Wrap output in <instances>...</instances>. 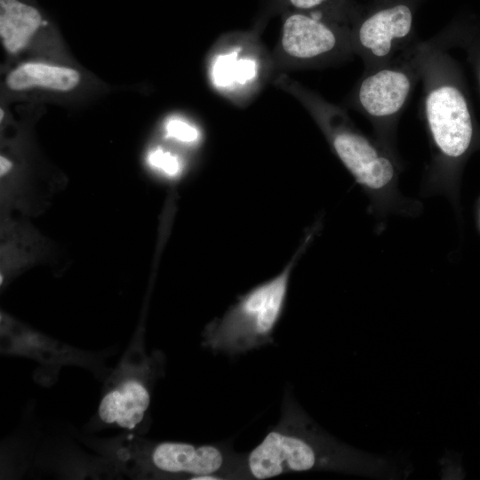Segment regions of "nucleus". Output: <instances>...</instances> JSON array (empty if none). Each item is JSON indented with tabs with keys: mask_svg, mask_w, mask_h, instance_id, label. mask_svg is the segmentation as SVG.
<instances>
[{
	"mask_svg": "<svg viewBox=\"0 0 480 480\" xmlns=\"http://www.w3.org/2000/svg\"><path fill=\"white\" fill-rule=\"evenodd\" d=\"M344 0H267L265 17L268 13L288 11H315Z\"/></svg>",
	"mask_w": 480,
	"mask_h": 480,
	"instance_id": "obj_16",
	"label": "nucleus"
},
{
	"mask_svg": "<svg viewBox=\"0 0 480 480\" xmlns=\"http://www.w3.org/2000/svg\"><path fill=\"white\" fill-rule=\"evenodd\" d=\"M276 82L307 108L358 183L380 189L394 179L392 159L355 128L345 109L287 77L281 76Z\"/></svg>",
	"mask_w": 480,
	"mask_h": 480,
	"instance_id": "obj_5",
	"label": "nucleus"
},
{
	"mask_svg": "<svg viewBox=\"0 0 480 480\" xmlns=\"http://www.w3.org/2000/svg\"><path fill=\"white\" fill-rule=\"evenodd\" d=\"M433 39L447 50L464 53L480 94V21H460L449 26Z\"/></svg>",
	"mask_w": 480,
	"mask_h": 480,
	"instance_id": "obj_14",
	"label": "nucleus"
},
{
	"mask_svg": "<svg viewBox=\"0 0 480 480\" xmlns=\"http://www.w3.org/2000/svg\"><path fill=\"white\" fill-rule=\"evenodd\" d=\"M418 42L387 63L364 70L347 99L348 107L366 116L382 133L396 124L420 81Z\"/></svg>",
	"mask_w": 480,
	"mask_h": 480,
	"instance_id": "obj_7",
	"label": "nucleus"
},
{
	"mask_svg": "<svg viewBox=\"0 0 480 480\" xmlns=\"http://www.w3.org/2000/svg\"><path fill=\"white\" fill-rule=\"evenodd\" d=\"M1 284L6 279L45 259L47 242L30 225L4 218L1 229Z\"/></svg>",
	"mask_w": 480,
	"mask_h": 480,
	"instance_id": "obj_10",
	"label": "nucleus"
},
{
	"mask_svg": "<svg viewBox=\"0 0 480 480\" xmlns=\"http://www.w3.org/2000/svg\"><path fill=\"white\" fill-rule=\"evenodd\" d=\"M163 356L158 353L145 360L140 370H125L109 384L98 407L101 422L132 430L145 420L151 400L154 380L163 371Z\"/></svg>",
	"mask_w": 480,
	"mask_h": 480,
	"instance_id": "obj_9",
	"label": "nucleus"
},
{
	"mask_svg": "<svg viewBox=\"0 0 480 480\" xmlns=\"http://www.w3.org/2000/svg\"><path fill=\"white\" fill-rule=\"evenodd\" d=\"M241 457L231 441L206 444L166 441L148 444L140 462L154 476L198 480L212 475L216 480H235Z\"/></svg>",
	"mask_w": 480,
	"mask_h": 480,
	"instance_id": "obj_8",
	"label": "nucleus"
},
{
	"mask_svg": "<svg viewBox=\"0 0 480 480\" xmlns=\"http://www.w3.org/2000/svg\"><path fill=\"white\" fill-rule=\"evenodd\" d=\"M321 470L376 477L398 476V467L391 460L353 448L324 431L286 390L280 420L258 445L242 453L236 480Z\"/></svg>",
	"mask_w": 480,
	"mask_h": 480,
	"instance_id": "obj_1",
	"label": "nucleus"
},
{
	"mask_svg": "<svg viewBox=\"0 0 480 480\" xmlns=\"http://www.w3.org/2000/svg\"><path fill=\"white\" fill-rule=\"evenodd\" d=\"M421 112L438 156L462 158L476 134L475 111L462 69L450 51L433 38L419 41Z\"/></svg>",
	"mask_w": 480,
	"mask_h": 480,
	"instance_id": "obj_2",
	"label": "nucleus"
},
{
	"mask_svg": "<svg viewBox=\"0 0 480 480\" xmlns=\"http://www.w3.org/2000/svg\"><path fill=\"white\" fill-rule=\"evenodd\" d=\"M259 62L242 47L223 50L217 54L212 62V80L220 90L237 92L236 88L244 90L247 85L255 82L259 76Z\"/></svg>",
	"mask_w": 480,
	"mask_h": 480,
	"instance_id": "obj_13",
	"label": "nucleus"
},
{
	"mask_svg": "<svg viewBox=\"0 0 480 480\" xmlns=\"http://www.w3.org/2000/svg\"><path fill=\"white\" fill-rule=\"evenodd\" d=\"M81 82V73L72 67L39 60L25 61L12 68L5 78L9 90L24 92L44 89L67 92Z\"/></svg>",
	"mask_w": 480,
	"mask_h": 480,
	"instance_id": "obj_12",
	"label": "nucleus"
},
{
	"mask_svg": "<svg viewBox=\"0 0 480 480\" xmlns=\"http://www.w3.org/2000/svg\"><path fill=\"white\" fill-rule=\"evenodd\" d=\"M164 135L167 139L183 144H194L200 137L198 129L191 124L179 118H170L164 124Z\"/></svg>",
	"mask_w": 480,
	"mask_h": 480,
	"instance_id": "obj_17",
	"label": "nucleus"
},
{
	"mask_svg": "<svg viewBox=\"0 0 480 480\" xmlns=\"http://www.w3.org/2000/svg\"><path fill=\"white\" fill-rule=\"evenodd\" d=\"M294 261L241 295L222 316L210 322L203 332L204 346L214 353L236 356L272 343L284 308Z\"/></svg>",
	"mask_w": 480,
	"mask_h": 480,
	"instance_id": "obj_3",
	"label": "nucleus"
},
{
	"mask_svg": "<svg viewBox=\"0 0 480 480\" xmlns=\"http://www.w3.org/2000/svg\"><path fill=\"white\" fill-rule=\"evenodd\" d=\"M45 27L42 11L27 0H0V39L4 51L19 54Z\"/></svg>",
	"mask_w": 480,
	"mask_h": 480,
	"instance_id": "obj_11",
	"label": "nucleus"
},
{
	"mask_svg": "<svg viewBox=\"0 0 480 480\" xmlns=\"http://www.w3.org/2000/svg\"><path fill=\"white\" fill-rule=\"evenodd\" d=\"M345 1L315 11L283 12L276 64L291 69L318 68L356 55Z\"/></svg>",
	"mask_w": 480,
	"mask_h": 480,
	"instance_id": "obj_4",
	"label": "nucleus"
},
{
	"mask_svg": "<svg viewBox=\"0 0 480 480\" xmlns=\"http://www.w3.org/2000/svg\"><path fill=\"white\" fill-rule=\"evenodd\" d=\"M418 1L368 0L355 6L347 0L353 48L364 70L387 63L419 41L413 29Z\"/></svg>",
	"mask_w": 480,
	"mask_h": 480,
	"instance_id": "obj_6",
	"label": "nucleus"
},
{
	"mask_svg": "<svg viewBox=\"0 0 480 480\" xmlns=\"http://www.w3.org/2000/svg\"><path fill=\"white\" fill-rule=\"evenodd\" d=\"M146 162L153 171L169 180L180 177L183 170L180 157L161 147L150 149L147 154Z\"/></svg>",
	"mask_w": 480,
	"mask_h": 480,
	"instance_id": "obj_15",
	"label": "nucleus"
}]
</instances>
